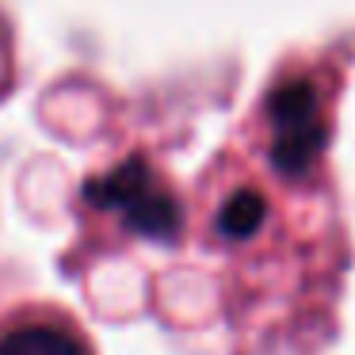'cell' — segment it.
Returning a JSON list of instances; mask_svg holds the SVG:
<instances>
[{"label": "cell", "instance_id": "obj_4", "mask_svg": "<svg viewBox=\"0 0 355 355\" xmlns=\"http://www.w3.org/2000/svg\"><path fill=\"white\" fill-rule=\"evenodd\" d=\"M263 214H268V202L245 187V191L230 195V199L222 202V210H218V230L233 241H245L263 225Z\"/></svg>", "mask_w": 355, "mask_h": 355}, {"label": "cell", "instance_id": "obj_1", "mask_svg": "<svg viewBox=\"0 0 355 355\" xmlns=\"http://www.w3.org/2000/svg\"><path fill=\"white\" fill-rule=\"evenodd\" d=\"M85 195L96 207L115 210L141 237L172 241L180 233V202L157 184L153 168L141 157H130V161L119 164L115 172H107L103 180H92L85 187Z\"/></svg>", "mask_w": 355, "mask_h": 355}, {"label": "cell", "instance_id": "obj_3", "mask_svg": "<svg viewBox=\"0 0 355 355\" xmlns=\"http://www.w3.org/2000/svg\"><path fill=\"white\" fill-rule=\"evenodd\" d=\"M0 355H85L80 344L62 329L50 324H27L0 340Z\"/></svg>", "mask_w": 355, "mask_h": 355}, {"label": "cell", "instance_id": "obj_2", "mask_svg": "<svg viewBox=\"0 0 355 355\" xmlns=\"http://www.w3.org/2000/svg\"><path fill=\"white\" fill-rule=\"evenodd\" d=\"M268 115L275 123V146H271L275 168L286 176H302L324 146V126L317 119L313 85L291 80V85L275 88L268 100Z\"/></svg>", "mask_w": 355, "mask_h": 355}]
</instances>
